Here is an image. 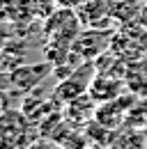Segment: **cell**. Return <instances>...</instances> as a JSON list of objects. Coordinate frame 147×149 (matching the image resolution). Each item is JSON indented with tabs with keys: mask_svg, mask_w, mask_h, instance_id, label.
Instances as JSON below:
<instances>
[{
	"mask_svg": "<svg viewBox=\"0 0 147 149\" xmlns=\"http://www.w3.org/2000/svg\"><path fill=\"white\" fill-rule=\"evenodd\" d=\"M80 19L71 7H57L48 19L44 21V32L48 39L55 41H64V44H74V39L80 32Z\"/></svg>",
	"mask_w": 147,
	"mask_h": 149,
	"instance_id": "cell-1",
	"label": "cell"
},
{
	"mask_svg": "<svg viewBox=\"0 0 147 149\" xmlns=\"http://www.w3.org/2000/svg\"><path fill=\"white\" fill-rule=\"evenodd\" d=\"M113 30L106 28V30H99V28H85L83 32H78V37L74 39L71 51L80 57L83 62L88 60H94L101 53H106L113 44Z\"/></svg>",
	"mask_w": 147,
	"mask_h": 149,
	"instance_id": "cell-2",
	"label": "cell"
},
{
	"mask_svg": "<svg viewBox=\"0 0 147 149\" xmlns=\"http://www.w3.org/2000/svg\"><path fill=\"white\" fill-rule=\"evenodd\" d=\"M94 76H97L94 60H88V62L78 64L71 74L67 76V78H62L60 85L55 87V96H57V101L67 103V101H71V99H76V96L85 94L88 90H90V83H92Z\"/></svg>",
	"mask_w": 147,
	"mask_h": 149,
	"instance_id": "cell-3",
	"label": "cell"
},
{
	"mask_svg": "<svg viewBox=\"0 0 147 149\" xmlns=\"http://www.w3.org/2000/svg\"><path fill=\"white\" fill-rule=\"evenodd\" d=\"M53 62H30V64H18L12 69V92L25 94L35 90L37 83H41L46 76L53 71Z\"/></svg>",
	"mask_w": 147,
	"mask_h": 149,
	"instance_id": "cell-4",
	"label": "cell"
},
{
	"mask_svg": "<svg viewBox=\"0 0 147 149\" xmlns=\"http://www.w3.org/2000/svg\"><path fill=\"white\" fill-rule=\"evenodd\" d=\"M76 14H78L80 23H83V28L106 30V28H110L115 23L108 0H85V2H80L76 7Z\"/></svg>",
	"mask_w": 147,
	"mask_h": 149,
	"instance_id": "cell-5",
	"label": "cell"
},
{
	"mask_svg": "<svg viewBox=\"0 0 147 149\" xmlns=\"http://www.w3.org/2000/svg\"><path fill=\"white\" fill-rule=\"evenodd\" d=\"M129 106H131V101L124 99V94L117 96V99H113V101H104V103L97 106V115H94V119L101 122V124L108 126V129L117 131L124 122H127Z\"/></svg>",
	"mask_w": 147,
	"mask_h": 149,
	"instance_id": "cell-6",
	"label": "cell"
},
{
	"mask_svg": "<svg viewBox=\"0 0 147 149\" xmlns=\"http://www.w3.org/2000/svg\"><path fill=\"white\" fill-rule=\"evenodd\" d=\"M124 90V78H117V76H108V74H99L92 78L90 90L88 92L94 96L97 103H104V101H113L117 96H122Z\"/></svg>",
	"mask_w": 147,
	"mask_h": 149,
	"instance_id": "cell-7",
	"label": "cell"
},
{
	"mask_svg": "<svg viewBox=\"0 0 147 149\" xmlns=\"http://www.w3.org/2000/svg\"><path fill=\"white\" fill-rule=\"evenodd\" d=\"M97 101H94V96L90 92L80 94V96H76L71 101H67V108H64V115H67V119L74 122V124H80V126H85L88 122L94 119V115H97Z\"/></svg>",
	"mask_w": 147,
	"mask_h": 149,
	"instance_id": "cell-8",
	"label": "cell"
},
{
	"mask_svg": "<svg viewBox=\"0 0 147 149\" xmlns=\"http://www.w3.org/2000/svg\"><path fill=\"white\" fill-rule=\"evenodd\" d=\"M28 126V122H25V117H23V112L18 110H7L0 115V140H5L7 135H12V138H18L23 129Z\"/></svg>",
	"mask_w": 147,
	"mask_h": 149,
	"instance_id": "cell-9",
	"label": "cell"
},
{
	"mask_svg": "<svg viewBox=\"0 0 147 149\" xmlns=\"http://www.w3.org/2000/svg\"><path fill=\"white\" fill-rule=\"evenodd\" d=\"M30 5H32V12H35V16L39 21H46L57 9L55 0H30Z\"/></svg>",
	"mask_w": 147,
	"mask_h": 149,
	"instance_id": "cell-10",
	"label": "cell"
},
{
	"mask_svg": "<svg viewBox=\"0 0 147 149\" xmlns=\"http://www.w3.org/2000/svg\"><path fill=\"white\" fill-rule=\"evenodd\" d=\"M14 21V0H0V23L7 25Z\"/></svg>",
	"mask_w": 147,
	"mask_h": 149,
	"instance_id": "cell-11",
	"label": "cell"
},
{
	"mask_svg": "<svg viewBox=\"0 0 147 149\" xmlns=\"http://www.w3.org/2000/svg\"><path fill=\"white\" fill-rule=\"evenodd\" d=\"M9 108H12V92L0 90V115H2V112H7Z\"/></svg>",
	"mask_w": 147,
	"mask_h": 149,
	"instance_id": "cell-12",
	"label": "cell"
},
{
	"mask_svg": "<svg viewBox=\"0 0 147 149\" xmlns=\"http://www.w3.org/2000/svg\"><path fill=\"white\" fill-rule=\"evenodd\" d=\"M57 2V7H71V9H76L80 2H85V0H55Z\"/></svg>",
	"mask_w": 147,
	"mask_h": 149,
	"instance_id": "cell-13",
	"label": "cell"
},
{
	"mask_svg": "<svg viewBox=\"0 0 147 149\" xmlns=\"http://www.w3.org/2000/svg\"><path fill=\"white\" fill-rule=\"evenodd\" d=\"M138 23H140V25H143V28L147 30V2H145V5H140V14H138Z\"/></svg>",
	"mask_w": 147,
	"mask_h": 149,
	"instance_id": "cell-14",
	"label": "cell"
},
{
	"mask_svg": "<svg viewBox=\"0 0 147 149\" xmlns=\"http://www.w3.org/2000/svg\"><path fill=\"white\" fill-rule=\"evenodd\" d=\"M138 2H140V5H145V2H147V0H138Z\"/></svg>",
	"mask_w": 147,
	"mask_h": 149,
	"instance_id": "cell-15",
	"label": "cell"
}]
</instances>
